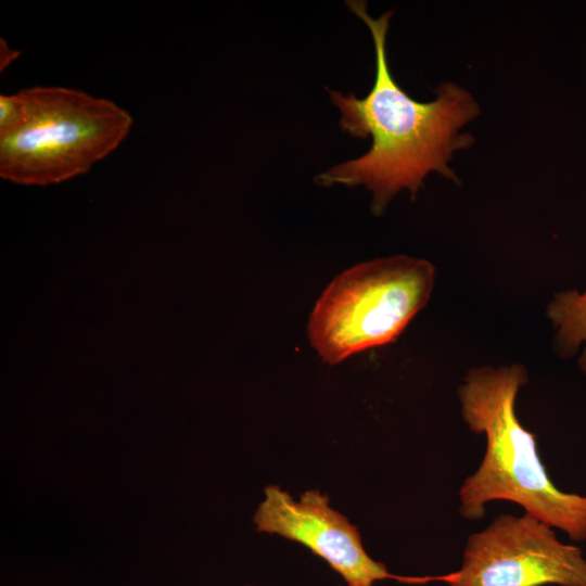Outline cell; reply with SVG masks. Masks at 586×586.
Segmentation results:
<instances>
[{"instance_id": "cell-1", "label": "cell", "mask_w": 586, "mask_h": 586, "mask_svg": "<svg viewBox=\"0 0 586 586\" xmlns=\"http://www.w3.org/2000/svg\"><path fill=\"white\" fill-rule=\"evenodd\" d=\"M346 3L371 33L375 79L361 99L327 90L341 111V129L354 138L371 137L372 144L360 157L335 165L315 181L323 187L365 186L373 194L371 212L381 215L402 189H408L415 199L431 171L459 182L448 162L456 151L473 143L472 136L459 130L479 115L480 107L467 90L453 82L442 84L431 102L410 98L393 78L386 56V34L393 13L372 18L365 1Z\"/></svg>"}, {"instance_id": "cell-2", "label": "cell", "mask_w": 586, "mask_h": 586, "mask_svg": "<svg viewBox=\"0 0 586 586\" xmlns=\"http://www.w3.org/2000/svg\"><path fill=\"white\" fill-rule=\"evenodd\" d=\"M528 382L519 364L468 371L458 388L463 421L471 432L483 434L486 447L474 473L459 492V512L471 521L485 515L495 500L521 506L575 542L586 540V496L560 491L540 460L536 435L515 413L518 392Z\"/></svg>"}, {"instance_id": "cell-7", "label": "cell", "mask_w": 586, "mask_h": 586, "mask_svg": "<svg viewBox=\"0 0 586 586\" xmlns=\"http://www.w3.org/2000/svg\"><path fill=\"white\" fill-rule=\"evenodd\" d=\"M547 315L557 328L556 347L568 357L585 344L578 359L581 370L586 374V290L557 293L548 306Z\"/></svg>"}, {"instance_id": "cell-4", "label": "cell", "mask_w": 586, "mask_h": 586, "mask_svg": "<svg viewBox=\"0 0 586 586\" xmlns=\"http://www.w3.org/2000/svg\"><path fill=\"white\" fill-rule=\"evenodd\" d=\"M434 279L431 263L405 255L348 268L330 282L309 315L311 347L323 362L336 365L394 342L428 304Z\"/></svg>"}, {"instance_id": "cell-8", "label": "cell", "mask_w": 586, "mask_h": 586, "mask_svg": "<svg viewBox=\"0 0 586 586\" xmlns=\"http://www.w3.org/2000/svg\"><path fill=\"white\" fill-rule=\"evenodd\" d=\"M0 68L3 71L21 54V52L11 50L3 39L0 40Z\"/></svg>"}, {"instance_id": "cell-6", "label": "cell", "mask_w": 586, "mask_h": 586, "mask_svg": "<svg viewBox=\"0 0 586 586\" xmlns=\"http://www.w3.org/2000/svg\"><path fill=\"white\" fill-rule=\"evenodd\" d=\"M257 532L301 544L321 558L348 586H374L382 579L423 583L422 577L392 574L365 549L358 528L319 489L298 498L278 485H268L253 517Z\"/></svg>"}, {"instance_id": "cell-5", "label": "cell", "mask_w": 586, "mask_h": 586, "mask_svg": "<svg viewBox=\"0 0 586 586\" xmlns=\"http://www.w3.org/2000/svg\"><path fill=\"white\" fill-rule=\"evenodd\" d=\"M434 579L448 586H586V559L533 514H499L468 537L460 569Z\"/></svg>"}, {"instance_id": "cell-10", "label": "cell", "mask_w": 586, "mask_h": 586, "mask_svg": "<svg viewBox=\"0 0 586 586\" xmlns=\"http://www.w3.org/2000/svg\"><path fill=\"white\" fill-rule=\"evenodd\" d=\"M343 586H348V585H345V584H344Z\"/></svg>"}, {"instance_id": "cell-9", "label": "cell", "mask_w": 586, "mask_h": 586, "mask_svg": "<svg viewBox=\"0 0 586 586\" xmlns=\"http://www.w3.org/2000/svg\"><path fill=\"white\" fill-rule=\"evenodd\" d=\"M244 586H254V585H244Z\"/></svg>"}, {"instance_id": "cell-3", "label": "cell", "mask_w": 586, "mask_h": 586, "mask_svg": "<svg viewBox=\"0 0 586 586\" xmlns=\"http://www.w3.org/2000/svg\"><path fill=\"white\" fill-rule=\"evenodd\" d=\"M12 120L0 129V176L47 186L81 174L128 136L131 115L111 100L63 87L14 93Z\"/></svg>"}]
</instances>
